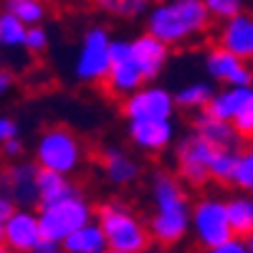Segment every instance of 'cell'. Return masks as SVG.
Here are the masks:
<instances>
[{
  "instance_id": "7c38bea8",
  "label": "cell",
  "mask_w": 253,
  "mask_h": 253,
  "mask_svg": "<svg viewBox=\"0 0 253 253\" xmlns=\"http://www.w3.org/2000/svg\"><path fill=\"white\" fill-rule=\"evenodd\" d=\"M43 241L38 210L15 208V213L3 223V246L13 253H36V246Z\"/></svg>"
},
{
  "instance_id": "ab89813d",
  "label": "cell",
  "mask_w": 253,
  "mask_h": 253,
  "mask_svg": "<svg viewBox=\"0 0 253 253\" xmlns=\"http://www.w3.org/2000/svg\"><path fill=\"white\" fill-rule=\"evenodd\" d=\"M0 243H3V225H0Z\"/></svg>"
},
{
  "instance_id": "277c9868",
  "label": "cell",
  "mask_w": 253,
  "mask_h": 253,
  "mask_svg": "<svg viewBox=\"0 0 253 253\" xmlns=\"http://www.w3.org/2000/svg\"><path fill=\"white\" fill-rule=\"evenodd\" d=\"M86 160V144L66 124H51L41 129L33 144V162L41 170H53L61 175H74Z\"/></svg>"
},
{
  "instance_id": "603a6c76",
  "label": "cell",
  "mask_w": 253,
  "mask_h": 253,
  "mask_svg": "<svg viewBox=\"0 0 253 253\" xmlns=\"http://www.w3.org/2000/svg\"><path fill=\"white\" fill-rule=\"evenodd\" d=\"M215 89L210 86V81H190L182 89L175 91V104L177 109H187V112H203L208 107V101L213 99Z\"/></svg>"
},
{
  "instance_id": "5bb4252c",
  "label": "cell",
  "mask_w": 253,
  "mask_h": 253,
  "mask_svg": "<svg viewBox=\"0 0 253 253\" xmlns=\"http://www.w3.org/2000/svg\"><path fill=\"white\" fill-rule=\"evenodd\" d=\"M175 122L172 119H147V122H126V137L132 147L144 155H160L170 150L175 142Z\"/></svg>"
},
{
  "instance_id": "4316f807",
  "label": "cell",
  "mask_w": 253,
  "mask_h": 253,
  "mask_svg": "<svg viewBox=\"0 0 253 253\" xmlns=\"http://www.w3.org/2000/svg\"><path fill=\"white\" fill-rule=\"evenodd\" d=\"M5 13L23 20L26 26H38L46 20V3L43 0H5Z\"/></svg>"
},
{
  "instance_id": "f1b7e54d",
  "label": "cell",
  "mask_w": 253,
  "mask_h": 253,
  "mask_svg": "<svg viewBox=\"0 0 253 253\" xmlns=\"http://www.w3.org/2000/svg\"><path fill=\"white\" fill-rule=\"evenodd\" d=\"M203 3H205L210 18L220 20V23L246 10V0H203Z\"/></svg>"
},
{
  "instance_id": "d6986e66",
  "label": "cell",
  "mask_w": 253,
  "mask_h": 253,
  "mask_svg": "<svg viewBox=\"0 0 253 253\" xmlns=\"http://www.w3.org/2000/svg\"><path fill=\"white\" fill-rule=\"evenodd\" d=\"M193 132H198L205 142H210L215 150H241V134L233 129L230 122H223L213 114H208L205 109L203 112H195V119H193Z\"/></svg>"
},
{
  "instance_id": "2e32d148",
  "label": "cell",
  "mask_w": 253,
  "mask_h": 253,
  "mask_svg": "<svg viewBox=\"0 0 253 253\" xmlns=\"http://www.w3.org/2000/svg\"><path fill=\"white\" fill-rule=\"evenodd\" d=\"M215 46L253 63V13L243 10L233 18L223 20L215 31Z\"/></svg>"
},
{
  "instance_id": "74e56055",
  "label": "cell",
  "mask_w": 253,
  "mask_h": 253,
  "mask_svg": "<svg viewBox=\"0 0 253 253\" xmlns=\"http://www.w3.org/2000/svg\"><path fill=\"white\" fill-rule=\"evenodd\" d=\"M0 253H13V251H10L8 246H3V243H0Z\"/></svg>"
},
{
  "instance_id": "f35d334b",
  "label": "cell",
  "mask_w": 253,
  "mask_h": 253,
  "mask_svg": "<svg viewBox=\"0 0 253 253\" xmlns=\"http://www.w3.org/2000/svg\"><path fill=\"white\" fill-rule=\"evenodd\" d=\"M104 253H124V251H117V248H107Z\"/></svg>"
},
{
  "instance_id": "4dcf8cb0",
  "label": "cell",
  "mask_w": 253,
  "mask_h": 253,
  "mask_svg": "<svg viewBox=\"0 0 253 253\" xmlns=\"http://www.w3.org/2000/svg\"><path fill=\"white\" fill-rule=\"evenodd\" d=\"M203 253H248V248H246V238H241V236H233L230 241H225V243H220V246L205 248Z\"/></svg>"
},
{
  "instance_id": "7402d4cb",
  "label": "cell",
  "mask_w": 253,
  "mask_h": 253,
  "mask_svg": "<svg viewBox=\"0 0 253 253\" xmlns=\"http://www.w3.org/2000/svg\"><path fill=\"white\" fill-rule=\"evenodd\" d=\"M225 205H228V218H230V225H233V233L246 238L253 230V195L236 193L225 198Z\"/></svg>"
},
{
  "instance_id": "d4e9b609",
  "label": "cell",
  "mask_w": 253,
  "mask_h": 253,
  "mask_svg": "<svg viewBox=\"0 0 253 253\" xmlns=\"http://www.w3.org/2000/svg\"><path fill=\"white\" fill-rule=\"evenodd\" d=\"M26 36H28V26L23 20H18L10 13H0V46L18 51V48H26Z\"/></svg>"
},
{
  "instance_id": "e0dca14e",
  "label": "cell",
  "mask_w": 253,
  "mask_h": 253,
  "mask_svg": "<svg viewBox=\"0 0 253 253\" xmlns=\"http://www.w3.org/2000/svg\"><path fill=\"white\" fill-rule=\"evenodd\" d=\"M129 41H132V53H134V61H137L144 81L152 84L165 71L167 61H170V46L162 43L160 38H155L147 31H142L139 36H134Z\"/></svg>"
},
{
  "instance_id": "8fae6325",
  "label": "cell",
  "mask_w": 253,
  "mask_h": 253,
  "mask_svg": "<svg viewBox=\"0 0 253 253\" xmlns=\"http://www.w3.org/2000/svg\"><path fill=\"white\" fill-rule=\"evenodd\" d=\"M177 104L175 94L160 84H144L142 89L129 94L122 101V114L126 122H147V119H175Z\"/></svg>"
},
{
  "instance_id": "ba28073f",
  "label": "cell",
  "mask_w": 253,
  "mask_h": 253,
  "mask_svg": "<svg viewBox=\"0 0 253 253\" xmlns=\"http://www.w3.org/2000/svg\"><path fill=\"white\" fill-rule=\"evenodd\" d=\"M215 147L205 142L198 132H187L175 142L172 162H175V175L185 187L200 190L205 182H210V157Z\"/></svg>"
},
{
  "instance_id": "44dd1931",
  "label": "cell",
  "mask_w": 253,
  "mask_h": 253,
  "mask_svg": "<svg viewBox=\"0 0 253 253\" xmlns=\"http://www.w3.org/2000/svg\"><path fill=\"white\" fill-rule=\"evenodd\" d=\"M61 246H63V253H104L109 248L107 236H104V230L96 220L74 230L71 236L63 238Z\"/></svg>"
},
{
  "instance_id": "8d00e7d4",
  "label": "cell",
  "mask_w": 253,
  "mask_h": 253,
  "mask_svg": "<svg viewBox=\"0 0 253 253\" xmlns=\"http://www.w3.org/2000/svg\"><path fill=\"white\" fill-rule=\"evenodd\" d=\"M246 248H248V253H253V230L246 236Z\"/></svg>"
},
{
  "instance_id": "ffe728a7",
  "label": "cell",
  "mask_w": 253,
  "mask_h": 253,
  "mask_svg": "<svg viewBox=\"0 0 253 253\" xmlns=\"http://www.w3.org/2000/svg\"><path fill=\"white\" fill-rule=\"evenodd\" d=\"M74 193H76V185L71 182L69 175H61V172H53V170H38V177H36L38 208L58 203V200L69 198Z\"/></svg>"
},
{
  "instance_id": "7a4b0ae2",
  "label": "cell",
  "mask_w": 253,
  "mask_h": 253,
  "mask_svg": "<svg viewBox=\"0 0 253 253\" xmlns=\"http://www.w3.org/2000/svg\"><path fill=\"white\" fill-rule=\"evenodd\" d=\"M210 20L213 18L203 0H160L144 13V31L177 48L205 36Z\"/></svg>"
},
{
  "instance_id": "6da1fadb",
  "label": "cell",
  "mask_w": 253,
  "mask_h": 253,
  "mask_svg": "<svg viewBox=\"0 0 253 253\" xmlns=\"http://www.w3.org/2000/svg\"><path fill=\"white\" fill-rule=\"evenodd\" d=\"M152 215L147 220L152 243L162 248H175L190 236V213L193 200L187 198V187L175 172L157 170L150 180Z\"/></svg>"
},
{
  "instance_id": "5b68a950",
  "label": "cell",
  "mask_w": 253,
  "mask_h": 253,
  "mask_svg": "<svg viewBox=\"0 0 253 253\" xmlns=\"http://www.w3.org/2000/svg\"><path fill=\"white\" fill-rule=\"evenodd\" d=\"M38 220H41L43 238H51V241L63 243V238L71 236L74 230H79L81 225L96 220V210L89 203V198L76 190L74 195L63 198L58 203L41 205L38 208Z\"/></svg>"
},
{
  "instance_id": "836d02e7",
  "label": "cell",
  "mask_w": 253,
  "mask_h": 253,
  "mask_svg": "<svg viewBox=\"0 0 253 253\" xmlns=\"http://www.w3.org/2000/svg\"><path fill=\"white\" fill-rule=\"evenodd\" d=\"M15 208H18V205H15V200H10L8 195L0 193V225H3V223L15 213Z\"/></svg>"
},
{
  "instance_id": "30bf717a",
  "label": "cell",
  "mask_w": 253,
  "mask_h": 253,
  "mask_svg": "<svg viewBox=\"0 0 253 253\" xmlns=\"http://www.w3.org/2000/svg\"><path fill=\"white\" fill-rule=\"evenodd\" d=\"M144 84L147 81H144L137 61H134V53H132V41L129 38L112 41V66H109L107 79H104L107 94L124 101L129 94L142 89Z\"/></svg>"
},
{
  "instance_id": "3957f363",
  "label": "cell",
  "mask_w": 253,
  "mask_h": 253,
  "mask_svg": "<svg viewBox=\"0 0 253 253\" xmlns=\"http://www.w3.org/2000/svg\"><path fill=\"white\" fill-rule=\"evenodd\" d=\"M96 223L101 225L104 236H107L109 248H117L124 253L150 251V243H152L150 228H147L144 218L124 200H117V198L107 200L96 210Z\"/></svg>"
},
{
  "instance_id": "e575fe53",
  "label": "cell",
  "mask_w": 253,
  "mask_h": 253,
  "mask_svg": "<svg viewBox=\"0 0 253 253\" xmlns=\"http://www.w3.org/2000/svg\"><path fill=\"white\" fill-rule=\"evenodd\" d=\"M15 86V76L8 69H0V96H5Z\"/></svg>"
},
{
  "instance_id": "ac0fdd59",
  "label": "cell",
  "mask_w": 253,
  "mask_h": 253,
  "mask_svg": "<svg viewBox=\"0 0 253 253\" xmlns=\"http://www.w3.org/2000/svg\"><path fill=\"white\" fill-rule=\"evenodd\" d=\"M99 167H101V175L107 177V182L114 187H126V185L137 182L142 175L139 162L126 150H122V147H104L99 152Z\"/></svg>"
},
{
  "instance_id": "f546056e",
  "label": "cell",
  "mask_w": 253,
  "mask_h": 253,
  "mask_svg": "<svg viewBox=\"0 0 253 253\" xmlns=\"http://www.w3.org/2000/svg\"><path fill=\"white\" fill-rule=\"evenodd\" d=\"M51 46V33L46 31L43 23H38V26H28V36H26V51L33 53V56H41V53H46Z\"/></svg>"
},
{
  "instance_id": "4fadbf2b",
  "label": "cell",
  "mask_w": 253,
  "mask_h": 253,
  "mask_svg": "<svg viewBox=\"0 0 253 253\" xmlns=\"http://www.w3.org/2000/svg\"><path fill=\"white\" fill-rule=\"evenodd\" d=\"M205 71L210 79L223 84V86H253V66L220 46L208 48Z\"/></svg>"
},
{
  "instance_id": "8992f818",
  "label": "cell",
  "mask_w": 253,
  "mask_h": 253,
  "mask_svg": "<svg viewBox=\"0 0 253 253\" xmlns=\"http://www.w3.org/2000/svg\"><path fill=\"white\" fill-rule=\"evenodd\" d=\"M190 236L198 243L200 251L220 246L225 241H230L233 225L228 218V205L225 198L220 195H200L198 200H193V213H190Z\"/></svg>"
},
{
  "instance_id": "9a60e30c",
  "label": "cell",
  "mask_w": 253,
  "mask_h": 253,
  "mask_svg": "<svg viewBox=\"0 0 253 253\" xmlns=\"http://www.w3.org/2000/svg\"><path fill=\"white\" fill-rule=\"evenodd\" d=\"M41 167L36 162H13L0 170V193L15 200L18 208L38 205L36 195V177Z\"/></svg>"
},
{
  "instance_id": "d6a6232c",
  "label": "cell",
  "mask_w": 253,
  "mask_h": 253,
  "mask_svg": "<svg viewBox=\"0 0 253 253\" xmlns=\"http://www.w3.org/2000/svg\"><path fill=\"white\" fill-rule=\"evenodd\" d=\"M23 152H26V144H23V139H20V137H15V139H10V142L3 144V155L8 160H13V162L18 157H23Z\"/></svg>"
},
{
  "instance_id": "9c48e42d",
  "label": "cell",
  "mask_w": 253,
  "mask_h": 253,
  "mask_svg": "<svg viewBox=\"0 0 253 253\" xmlns=\"http://www.w3.org/2000/svg\"><path fill=\"white\" fill-rule=\"evenodd\" d=\"M205 112L230 122L243 142L253 139V86H223L208 101Z\"/></svg>"
},
{
  "instance_id": "d590c367",
  "label": "cell",
  "mask_w": 253,
  "mask_h": 253,
  "mask_svg": "<svg viewBox=\"0 0 253 253\" xmlns=\"http://www.w3.org/2000/svg\"><path fill=\"white\" fill-rule=\"evenodd\" d=\"M63 246L58 241H51V238H43L38 246H36V253H61Z\"/></svg>"
},
{
  "instance_id": "cb8c5ba5",
  "label": "cell",
  "mask_w": 253,
  "mask_h": 253,
  "mask_svg": "<svg viewBox=\"0 0 253 253\" xmlns=\"http://www.w3.org/2000/svg\"><path fill=\"white\" fill-rule=\"evenodd\" d=\"M91 5L101 13H107L112 18H122V20H134L150 10L147 0H91Z\"/></svg>"
},
{
  "instance_id": "60d3db41",
  "label": "cell",
  "mask_w": 253,
  "mask_h": 253,
  "mask_svg": "<svg viewBox=\"0 0 253 253\" xmlns=\"http://www.w3.org/2000/svg\"><path fill=\"white\" fill-rule=\"evenodd\" d=\"M144 253H152V251H144Z\"/></svg>"
},
{
  "instance_id": "83f0119b",
  "label": "cell",
  "mask_w": 253,
  "mask_h": 253,
  "mask_svg": "<svg viewBox=\"0 0 253 253\" xmlns=\"http://www.w3.org/2000/svg\"><path fill=\"white\" fill-rule=\"evenodd\" d=\"M236 157H238L236 150H215L213 157H210V180L230 185V175H233V167H236Z\"/></svg>"
},
{
  "instance_id": "484cf974",
  "label": "cell",
  "mask_w": 253,
  "mask_h": 253,
  "mask_svg": "<svg viewBox=\"0 0 253 253\" xmlns=\"http://www.w3.org/2000/svg\"><path fill=\"white\" fill-rule=\"evenodd\" d=\"M230 185H233L238 193L253 195V144L238 150L233 175H230Z\"/></svg>"
},
{
  "instance_id": "52a82bcc",
  "label": "cell",
  "mask_w": 253,
  "mask_h": 253,
  "mask_svg": "<svg viewBox=\"0 0 253 253\" xmlns=\"http://www.w3.org/2000/svg\"><path fill=\"white\" fill-rule=\"evenodd\" d=\"M112 33L104 26H91L84 31L74 58V79L79 84H104L112 66Z\"/></svg>"
},
{
  "instance_id": "1f68e13d",
  "label": "cell",
  "mask_w": 253,
  "mask_h": 253,
  "mask_svg": "<svg viewBox=\"0 0 253 253\" xmlns=\"http://www.w3.org/2000/svg\"><path fill=\"white\" fill-rule=\"evenodd\" d=\"M18 132H20V129H18V122H15L13 117H8V114H0V150H3L5 142L15 139Z\"/></svg>"
}]
</instances>
